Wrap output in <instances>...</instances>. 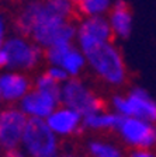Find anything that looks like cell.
Here are the masks:
<instances>
[{
    "mask_svg": "<svg viewBox=\"0 0 156 157\" xmlns=\"http://www.w3.org/2000/svg\"><path fill=\"white\" fill-rule=\"evenodd\" d=\"M11 2H16V3H21V4H24V3H27V2H30V0H11Z\"/></svg>",
    "mask_w": 156,
    "mask_h": 157,
    "instance_id": "obj_26",
    "label": "cell"
},
{
    "mask_svg": "<svg viewBox=\"0 0 156 157\" xmlns=\"http://www.w3.org/2000/svg\"><path fill=\"white\" fill-rule=\"evenodd\" d=\"M6 104V102H4V98H3V94H2V91H0V109H2V108H3V105Z\"/></svg>",
    "mask_w": 156,
    "mask_h": 157,
    "instance_id": "obj_25",
    "label": "cell"
},
{
    "mask_svg": "<svg viewBox=\"0 0 156 157\" xmlns=\"http://www.w3.org/2000/svg\"><path fill=\"white\" fill-rule=\"evenodd\" d=\"M2 151H3V147L0 146V154H2Z\"/></svg>",
    "mask_w": 156,
    "mask_h": 157,
    "instance_id": "obj_27",
    "label": "cell"
},
{
    "mask_svg": "<svg viewBox=\"0 0 156 157\" xmlns=\"http://www.w3.org/2000/svg\"><path fill=\"white\" fill-rule=\"evenodd\" d=\"M87 69L108 87L120 88L128 80V69L121 49L114 41L85 53Z\"/></svg>",
    "mask_w": 156,
    "mask_h": 157,
    "instance_id": "obj_2",
    "label": "cell"
},
{
    "mask_svg": "<svg viewBox=\"0 0 156 157\" xmlns=\"http://www.w3.org/2000/svg\"><path fill=\"white\" fill-rule=\"evenodd\" d=\"M27 124L28 118L17 105H9L0 109V146L3 150L21 146Z\"/></svg>",
    "mask_w": 156,
    "mask_h": 157,
    "instance_id": "obj_10",
    "label": "cell"
},
{
    "mask_svg": "<svg viewBox=\"0 0 156 157\" xmlns=\"http://www.w3.org/2000/svg\"><path fill=\"white\" fill-rule=\"evenodd\" d=\"M16 34L28 36L41 48L58 44H75L76 21L62 20L45 6L44 0H30L21 6L14 18Z\"/></svg>",
    "mask_w": 156,
    "mask_h": 157,
    "instance_id": "obj_1",
    "label": "cell"
},
{
    "mask_svg": "<svg viewBox=\"0 0 156 157\" xmlns=\"http://www.w3.org/2000/svg\"><path fill=\"white\" fill-rule=\"evenodd\" d=\"M3 157H28V154L24 151L21 146L13 147V149H7L3 151Z\"/></svg>",
    "mask_w": 156,
    "mask_h": 157,
    "instance_id": "obj_21",
    "label": "cell"
},
{
    "mask_svg": "<svg viewBox=\"0 0 156 157\" xmlns=\"http://www.w3.org/2000/svg\"><path fill=\"white\" fill-rule=\"evenodd\" d=\"M21 147L28 157H61V139L44 119H28Z\"/></svg>",
    "mask_w": 156,
    "mask_h": 157,
    "instance_id": "obj_6",
    "label": "cell"
},
{
    "mask_svg": "<svg viewBox=\"0 0 156 157\" xmlns=\"http://www.w3.org/2000/svg\"><path fill=\"white\" fill-rule=\"evenodd\" d=\"M113 4L114 0H80L76 9L80 17H107Z\"/></svg>",
    "mask_w": 156,
    "mask_h": 157,
    "instance_id": "obj_17",
    "label": "cell"
},
{
    "mask_svg": "<svg viewBox=\"0 0 156 157\" xmlns=\"http://www.w3.org/2000/svg\"><path fill=\"white\" fill-rule=\"evenodd\" d=\"M9 67V58L7 53L4 52V49H0V69H7Z\"/></svg>",
    "mask_w": 156,
    "mask_h": 157,
    "instance_id": "obj_23",
    "label": "cell"
},
{
    "mask_svg": "<svg viewBox=\"0 0 156 157\" xmlns=\"http://www.w3.org/2000/svg\"><path fill=\"white\" fill-rule=\"evenodd\" d=\"M114 41L107 17H82L76 21L75 45L85 53Z\"/></svg>",
    "mask_w": 156,
    "mask_h": 157,
    "instance_id": "obj_9",
    "label": "cell"
},
{
    "mask_svg": "<svg viewBox=\"0 0 156 157\" xmlns=\"http://www.w3.org/2000/svg\"><path fill=\"white\" fill-rule=\"evenodd\" d=\"M117 135L131 150H155L156 124L139 118H121Z\"/></svg>",
    "mask_w": 156,
    "mask_h": 157,
    "instance_id": "obj_8",
    "label": "cell"
},
{
    "mask_svg": "<svg viewBox=\"0 0 156 157\" xmlns=\"http://www.w3.org/2000/svg\"><path fill=\"white\" fill-rule=\"evenodd\" d=\"M45 122L49 126V129L59 139H68V137L78 136L79 133L85 131L83 115L62 104L46 118Z\"/></svg>",
    "mask_w": 156,
    "mask_h": 157,
    "instance_id": "obj_11",
    "label": "cell"
},
{
    "mask_svg": "<svg viewBox=\"0 0 156 157\" xmlns=\"http://www.w3.org/2000/svg\"><path fill=\"white\" fill-rule=\"evenodd\" d=\"M7 38H9L7 36V20L6 16L0 11V49L3 48Z\"/></svg>",
    "mask_w": 156,
    "mask_h": 157,
    "instance_id": "obj_20",
    "label": "cell"
},
{
    "mask_svg": "<svg viewBox=\"0 0 156 157\" xmlns=\"http://www.w3.org/2000/svg\"><path fill=\"white\" fill-rule=\"evenodd\" d=\"M128 157H156L155 150H132Z\"/></svg>",
    "mask_w": 156,
    "mask_h": 157,
    "instance_id": "obj_22",
    "label": "cell"
},
{
    "mask_svg": "<svg viewBox=\"0 0 156 157\" xmlns=\"http://www.w3.org/2000/svg\"><path fill=\"white\" fill-rule=\"evenodd\" d=\"M61 157H83V156H80V154H78V153H75V151H62Z\"/></svg>",
    "mask_w": 156,
    "mask_h": 157,
    "instance_id": "obj_24",
    "label": "cell"
},
{
    "mask_svg": "<svg viewBox=\"0 0 156 157\" xmlns=\"http://www.w3.org/2000/svg\"><path fill=\"white\" fill-rule=\"evenodd\" d=\"M108 107L121 118H139L156 124V100L139 86H134L124 94H114Z\"/></svg>",
    "mask_w": 156,
    "mask_h": 157,
    "instance_id": "obj_4",
    "label": "cell"
},
{
    "mask_svg": "<svg viewBox=\"0 0 156 157\" xmlns=\"http://www.w3.org/2000/svg\"><path fill=\"white\" fill-rule=\"evenodd\" d=\"M75 44H58L51 48L45 49V62L46 65L51 66H59L62 62V59L65 58L68 51L72 48Z\"/></svg>",
    "mask_w": 156,
    "mask_h": 157,
    "instance_id": "obj_18",
    "label": "cell"
},
{
    "mask_svg": "<svg viewBox=\"0 0 156 157\" xmlns=\"http://www.w3.org/2000/svg\"><path fill=\"white\" fill-rule=\"evenodd\" d=\"M120 115L111 111L110 108H106V109L83 117V128H85V131L94 132V133L115 132L118 124H120Z\"/></svg>",
    "mask_w": 156,
    "mask_h": 157,
    "instance_id": "obj_14",
    "label": "cell"
},
{
    "mask_svg": "<svg viewBox=\"0 0 156 157\" xmlns=\"http://www.w3.org/2000/svg\"><path fill=\"white\" fill-rule=\"evenodd\" d=\"M73 2H75V3H76V4H78V3H79V2H80V0H73Z\"/></svg>",
    "mask_w": 156,
    "mask_h": 157,
    "instance_id": "obj_28",
    "label": "cell"
},
{
    "mask_svg": "<svg viewBox=\"0 0 156 157\" xmlns=\"http://www.w3.org/2000/svg\"><path fill=\"white\" fill-rule=\"evenodd\" d=\"M61 104L78 111L83 117L107 108L103 98L80 77L69 78L61 86Z\"/></svg>",
    "mask_w": 156,
    "mask_h": 157,
    "instance_id": "obj_7",
    "label": "cell"
},
{
    "mask_svg": "<svg viewBox=\"0 0 156 157\" xmlns=\"http://www.w3.org/2000/svg\"><path fill=\"white\" fill-rule=\"evenodd\" d=\"M61 66L70 78H78L87 70V59L85 52L79 49L76 45H73L68 51L65 58L62 59Z\"/></svg>",
    "mask_w": 156,
    "mask_h": 157,
    "instance_id": "obj_15",
    "label": "cell"
},
{
    "mask_svg": "<svg viewBox=\"0 0 156 157\" xmlns=\"http://www.w3.org/2000/svg\"><path fill=\"white\" fill-rule=\"evenodd\" d=\"M33 90V78L28 73L18 70H9L0 73V91L4 102L9 105H18V102Z\"/></svg>",
    "mask_w": 156,
    "mask_h": 157,
    "instance_id": "obj_12",
    "label": "cell"
},
{
    "mask_svg": "<svg viewBox=\"0 0 156 157\" xmlns=\"http://www.w3.org/2000/svg\"><path fill=\"white\" fill-rule=\"evenodd\" d=\"M9 58V70L33 72L45 60V51L37 45L31 38L20 34H13L6 39L3 45Z\"/></svg>",
    "mask_w": 156,
    "mask_h": 157,
    "instance_id": "obj_5",
    "label": "cell"
},
{
    "mask_svg": "<svg viewBox=\"0 0 156 157\" xmlns=\"http://www.w3.org/2000/svg\"><path fill=\"white\" fill-rule=\"evenodd\" d=\"M86 151L89 157H127L117 143L100 137L90 139L86 143Z\"/></svg>",
    "mask_w": 156,
    "mask_h": 157,
    "instance_id": "obj_16",
    "label": "cell"
},
{
    "mask_svg": "<svg viewBox=\"0 0 156 157\" xmlns=\"http://www.w3.org/2000/svg\"><path fill=\"white\" fill-rule=\"evenodd\" d=\"M113 36L117 39H127L134 28V16L130 4L125 0H114L113 9L107 16Z\"/></svg>",
    "mask_w": 156,
    "mask_h": 157,
    "instance_id": "obj_13",
    "label": "cell"
},
{
    "mask_svg": "<svg viewBox=\"0 0 156 157\" xmlns=\"http://www.w3.org/2000/svg\"><path fill=\"white\" fill-rule=\"evenodd\" d=\"M61 105V84L41 72L33 78V90L18 102L17 107L28 119H44Z\"/></svg>",
    "mask_w": 156,
    "mask_h": 157,
    "instance_id": "obj_3",
    "label": "cell"
},
{
    "mask_svg": "<svg viewBox=\"0 0 156 157\" xmlns=\"http://www.w3.org/2000/svg\"><path fill=\"white\" fill-rule=\"evenodd\" d=\"M45 72V75L48 76L49 78H52L55 83H58V84H63V83H66L69 80V76H68V73L63 70V69L61 67V66H51V65H48V67L44 70Z\"/></svg>",
    "mask_w": 156,
    "mask_h": 157,
    "instance_id": "obj_19",
    "label": "cell"
}]
</instances>
